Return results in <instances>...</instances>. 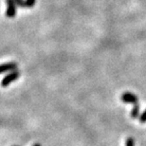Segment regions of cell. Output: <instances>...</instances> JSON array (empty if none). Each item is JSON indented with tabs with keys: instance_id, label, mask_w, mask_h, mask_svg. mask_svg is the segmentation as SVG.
<instances>
[{
	"instance_id": "cell-5",
	"label": "cell",
	"mask_w": 146,
	"mask_h": 146,
	"mask_svg": "<svg viewBox=\"0 0 146 146\" xmlns=\"http://www.w3.org/2000/svg\"><path fill=\"white\" fill-rule=\"evenodd\" d=\"M36 0H25V8L26 9H31L35 5Z\"/></svg>"
},
{
	"instance_id": "cell-3",
	"label": "cell",
	"mask_w": 146,
	"mask_h": 146,
	"mask_svg": "<svg viewBox=\"0 0 146 146\" xmlns=\"http://www.w3.org/2000/svg\"><path fill=\"white\" fill-rule=\"evenodd\" d=\"M7 4V9H6V16L8 18H13L16 15L17 13V6L14 2V0H5Z\"/></svg>"
},
{
	"instance_id": "cell-7",
	"label": "cell",
	"mask_w": 146,
	"mask_h": 146,
	"mask_svg": "<svg viewBox=\"0 0 146 146\" xmlns=\"http://www.w3.org/2000/svg\"><path fill=\"white\" fill-rule=\"evenodd\" d=\"M125 146H135V141L133 138H128L126 139V145Z\"/></svg>"
},
{
	"instance_id": "cell-8",
	"label": "cell",
	"mask_w": 146,
	"mask_h": 146,
	"mask_svg": "<svg viewBox=\"0 0 146 146\" xmlns=\"http://www.w3.org/2000/svg\"><path fill=\"white\" fill-rule=\"evenodd\" d=\"M139 121H141V123H145L146 122V110L139 117Z\"/></svg>"
},
{
	"instance_id": "cell-9",
	"label": "cell",
	"mask_w": 146,
	"mask_h": 146,
	"mask_svg": "<svg viewBox=\"0 0 146 146\" xmlns=\"http://www.w3.org/2000/svg\"><path fill=\"white\" fill-rule=\"evenodd\" d=\"M33 146H41V144L40 143H35V144H33Z\"/></svg>"
},
{
	"instance_id": "cell-2",
	"label": "cell",
	"mask_w": 146,
	"mask_h": 146,
	"mask_svg": "<svg viewBox=\"0 0 146 146\" xmlns=\"http://www.w3.org/2000/svg\"><path fill=\"white\" fill-rule=\"evenodd\" d=\"M20 77V72L17 70H13L11 72H9L1 81V86L2 87H7L13 83V82L16 81L17 79Z\"/></svg>"
},
{
	"instance_id": "cell-10",
	"label": "cell",
	"mask_w": 146,
	"mask_h": 146,
	"mask_svg": "<svg viewBox=\"0 0 146 146\" xmlns=\"http://www.w3.org/2000/svg\"><path fill=\"white\" fill-rule=\"evenodd\" d=\"M14 146H15V145H14Z\"/></svg>"
},
{
	"instance_id": "cell-6",
	"label": "cell",
	"mask_w": 146,
	"mask_h": 146,
	"mask_svg": "<svg viewBox=\"0 0 146 146\" xmlns=\"http://www.w3.org/2000/svg\"><path fill=\"white\" fill-rule=\"evenodd\" d=\"M17 7L20 8H25V0H14Z\"/></svg>"
},
{
	"instance_id": "cell-4",
	"label": "cell",
	"mask_w": 146,
	"mask_h": 146,
	"mask_svg": "<svg viewBox=\"0 0 146 146\" xmlns=\"http://www.w3.org/2000/svg\"><path fill=\"white\" fill-rule=\"evenodd\" d=\"M17 68H18L17 64L13 62L2 64V65H0V74L5 73V72H11L13 70H16Z\"/></svg>"
},
{
	"instance_id": "cell-1",
	"label": "cell",
	"mask_w": 146,
	"mask_h": 146,
	"mask_svg": "<svg viewBox=\"0 0 146 146\" xmlns=\"http://www.w3.org/2000/svg\"><path fill=\"white\" fill-rule=\"evenodd\" d=\"M121 100L123 102V103H126V104L132 103L133 104L134 107H133L132 111H131V118L132 119L138 118L139 114V104L138 97L131 92H124L123 94L121 95Z\"/></svg>"
}]
</instances>
